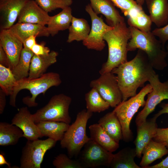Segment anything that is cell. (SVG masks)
Here are the masks:
<instances>
[{"label":"cell","instance_id":"cell-46","mask_svg":"<svg viewBox=\"0 0 168 168\" xmlns=\"http://www.w3.org/2000/svg\"><path fill=\"white\" fill-rule=\"evenodd\" d=\"M137 4L140 6L142 7L145 0H135Z\"/></svg>","mask_w":168,"mask_h":168},{"label":"cell","instance_id":"cell-11","mask_svg":"<svg viewBox=\"0 0 168 168\" xmlns=\"http://www.w3.org/2000/svg\"><path fill=\"white\" fill-rule=\"evenodd\" d=\"M78 160L83 168L110 167L113 154L91 139L84 146Z\"/></svg>","mask_w":168,"mask_h":168},{"label":"cell","instance_id":"cell-23","mask_svg":"<svg viewBox=\"0 0 168 168\" xmlns=\"http://www.w3.org/2000/svg\"><path fill=\"white\" fill-rule=\"evenodd\" d=\"M73 16L70 6L63 9L58 14L50 16L46 26L50 35L54 36L59 31L68 29Z\"/></svg>","mask_w":168,"mask_h":168},{"label":"cell","instance_id":"cell-27","mask_svg":"<svg viewBox=\"0 0 168 168\" xmlns=\"http://www.w3.org/2000/svg\"><path fill=\"white\" fill-rule=\"evenodd\" d=\"M136 156L135 148L125 147L115 154L113 157L110 166L113 168H140L135 162Z\"/></svg>","mask_w":168,"mask_h":168},{"label":"cell","instance_id":"cell-14","mask_svg":"<svg viewBox=\"0 0 168 168\" xmlns=\"http://www.w3.org/2000/svg\"><path fill=\"white\" fill-rule=\"evenodd\" d=\"M30 0H0L1 30L8 29L18 19L24 6Z\"/></svg>","mask_w":168,"mask_h":168},{"label":"cell","instance_id":"cell-6","mask_svg":"<svg viewBox=\"0 0 168 168\" xmlns=\"http://www.w3.org/2000/svg\"><path fill=\"white\" fill-rule=\"evenodd\" d=\"M152 90L151 85L148 84L138 93L128 100L122 101L114 110L120 123L123 139L125 142L132 140L133 133L130 128L131 120L139 108L144 106L146 101L145 98Z\"/></svg>","mask_w":168,"mask_h":168},{"label":"cell","instance_id":"cell-28","mask_svg":"<svg viewBox=\"0 0 168 168\" xmlns=\"http://www.w3.org/2000/svg\"><path fill=\"white\" fill-rule=\"evenodd\" d=\"M22 131L17 126L6 122L0 123V145L7 146L16 144L23 137Z\"/></svg>","mask_w":168,"mask_h":168},{"label":"cell","instance_id":"cell-30","mask_svg":"<svg viewBox=\"0 0 168 168\" xmlns=\"http://www.w3.org/2000/svg\"><path fill=\"white\" fill-rule=\"evenodd\" d=\"M127 16H128L127 22L129 26L143 31H151L152 22L149 15L146 14L142 7L132 9Z\"/></svg>","mask_w":168,"mask_h":168},{"label":"cell","instance_id":"cell-32","mask_svg":"<svg viewBox=\"0 0 168 168\" xmlns=\"http://www.w3.org/2000/svg\"><path fill=\"white\" fill-rule=\"evenodd\" d=\"M34 55L31 50L23 48L17 64L12 70L17 81L28 77L31 60Z\"/></svg>","mask_w":168,"mask_h":168},{"label":"cell","instance_id":"cell-5","mask_svg":"<svg viewBox=\"0 0 168 168\" xmlns=\"http://www.w3.org/2000/svg\"><path fill=\"white\" fill-rule=\"evenodd\" d=\"M93 113L84 109L77 114L75 121L70 125L60 141L61 147L66 148L68 156L72 158L78 156L84 145L91 139L86 133V127Z\"/></svg>","mask_w":168,"mask_h":168},{"label":"cell","instance_id":"cell-44","mask_svg":"<svg viewBox=\"0 0 168 168\" xmlns=\"http://www.w3.org/2000/svg\"><path fill=\"white\" fill-rule=\"evenodd\" d=\"M161 107L162 109L154 115L157 118L159 116L164 114H168V103H163L161 105Z\"/></svg>","mask_w":168,"mask_h":168},{"label":"cell","instance_id":"cell-22","mask_svg":"<svg viewBox=\"0 0 168 168\" xmlns=\"http://www.w3.org/2000/svg\"><path fill=\"white\" fill-rule=\"evenodd\" d=\"M168 153V149L163 143L152 139L143 148V154L140 163L141 168H147L155 160Z\"/></svg>","mask_w":168,"mask_h":168},{"label":"cell","instance_id":"cell-41","mask_svg":"<svg viewBox=\"0 0 168 168\" xmlns=\"http://www.w3.org/2000/svg\"><path fill=\"white\" fill-rule=\"evenodd\" d=\"M0 64L9 68V63L7 56L3 48L0 45Z\"/></svg>","mask_w":168,"mask_h":168},{"label":"cell","instance_id":"cell-20","mask_svg":"<svg viewBox=\"0 0 168 168\" xmlns=\"http://www.w3.org/2000/svg\"><path fill=\"white\" fill-rule=\"evenodd\" d=\"M58 53L52 51L47 55H33L31 61L28 78L32 79L40 77L44 74L47 69L57 61Z\"/></svg>","mask_w":168,"mask_h":168},{"label":"cell","instance_id":"cell-13","mask_svg":"<svg viewBox=\"0 0 168 168\" xmlns=\"http://www.w3.org/2000/svg\"><path fill=\"white\" fill-rule=\"evenodd\" d=\"M27 107L21 108L11 120V124L19 127L23 133V137L27 140H34L43 136L32 118Z\"/></svg>","mask_w":168,"mask_h":168},{"label":"cell","instance_id":"cell-37","mask_svg":"<svg viewBox=\"0 0 168 168\" xmlns=\"http://www.w3.org/2000/svg\"><path fill=\"white\" fill-rule=\"evenodd\" d=\"M152 32L156 36L159 38L161 43L165 45L168 40V24L164 27L155 28Z\"/></svg>","mask_w":168,"mask_h":168},{"label":"cell","instance_id":"cell-25","mask_svg":"<svg viewBox=\"0 0 168 168\" xmlns=\"http://www.w3.org/2000/svg\"><path fill=\"white\" fill-rule=\"evenodd\" d=\"M90 138L108 151L112 152L119 147V144L114 140L98 123L89 127Z\"/></svg>","mask_w":168,"mask_h":168},{"label":"cell","instance_id":"cell-38","mask_svg":"<svg viewBox=\"0 0 168 168\" xmlns=\"http://www.w3.org/2000/svg\"><path fill=\"white\" fill-rule=\"evenodd\" d=\"M153 139L155 141L163 143L168 149V128H158L156 134Z\"/></svg>","mask_w":168,"mask_h":168},{"label":"cell","instance_id":"cell-26","mask_svg":"<svg viewBox=\"0 0 168 168\" xmlns=\"http://www.w3.org/2000/svg\"><path fill=\"white\" fill-rule=\"evenodd\" d=\"M98 124L117 142L119 143V141L123 139L121 124L113 110L101 117Z\"/></svg>","mask_w":168,"mask_h":168},{"label":"cell","instance_id":"cell-10","mask_svg":"<svg viewBox=\"0 0 168 168\" xmlns=\"http://www.w3.org/2000/svg\"><path fill=\"white\" fill-rule=\"evenodd\" d=\"M90 85L96 89L112 107L115 108L122 101L117 77L112 72L100 74L98 78L92 80Z\"/></svg>","mask_w":168,"mask_h":168},{"label":"cell","instance_id":"cell-33","mask_svg":"<svg viewBox=\"0 0 168 168\" xmlns=\"http://www.w3.org/2000/svg\"><path fill=\"white\" fill-rule=\"evenodd\" d=\"M17 80L8 67L0 64V86L7 96H11Z\"/></svg>","mask_w":168,"mask_h":168},{"label":"cell","instance_id":"cell-16","mask_svg":"<svg viewBox=\"0 0 168 168\" xmlns=\"http://www.w3.org/2000/svg\"><path fill=\"white\" fill-rule=\"evenodd\" d=\"M35 0L29 1L23 8L18 17V22L47 25L50 16Z\"/></svg>","mask_w":168,"mask_h":168},{"label":"cell","instance_id":"cell-34","mask_svg":"<svg viewBox=\"0 0 168 168\" xmlns=\"http://www.w3.org/2000/svg\"><path fill=\"white\" fill-rule=\"evenodd\" d=\"M43 10L49 13L58 8L62 9L69 7L72 0H35Z\"/></svg>","mask_w":168,"mask_h":168},{"label":"cell","instance_id":"cell-24","mask_svg":"<svg viewBox=\"0 0 168 168\" xmlns=\"http://www.w3.org/2000/svg\"><path fill=\"white\" fill-rule=\"evenodd\" d=\"M41 134L57 142L61 141L70 124L64 122L42 121L36 123Z\"/></svg>","mask_w":168,"mask_h":168},{"label":"cell","instance_id":"cell-3","mask_svg":"<svg viewBox=\"0 0 168 168\" xmlns=\"http://www.w3.org/2000/svg\"><path fill=\"white\" fill-rule=\"evenodd\" d=\"M131 38L128 44V51L136 49L144 51L153 68L163 70L167 66L166 60L167 53L164 45L151 31L145 32L132 26H128Z\"/></svg>","mask_w":168,"mask_h":168},{"label":"cell","instance_id":"cell-15","mask_svg":"<svg viewBox=\"0 0 168 168\" xmlns=\"http://www.w3.org/2000/svg\"><path fill=\"white\" fill-rule=\"evenodd\" d=\"M0 45L7 56L9 68L12 70L17 64L23 48V43L8 30H1Z\"/></svg>","mask_w":168,"mask_h":168},{"label":"cell","instance_id":"cell-42","mask_svg":"<svg viewBox=\"0 0 168 168\" xmlns=\"http://www.w3.org/2000/svg\"><path fill=\"white\" fill-rule=\"evenodd\" d=\"M6 93L1 89L0 90V114L3 112L6 105Z\"/></svg>","mask_w":168,"mask_h":168},{"label":"cell","instance_id":"cell-36","mask_svg":"<svg viewBox=\"0 0 168 168\" xmlns=\"http://www.w3.org/2000/svg\"><path fill=\"white\" fill-rule=\"evenodd\" d=\"M115 6L119 8L125 16L132 9L142 7L134 0H110Z\"/></svg>","mask_w":168,"mask_h":168},{"label":"cell","instance_id":"cell-43","mask_svg":"<svg viewBox=\"0 0 168 168\" xmlns=\"http://www.w3.org/2000/svg\"><path fill=\"white\" fill-rule=\"evenodd\" d=\"M147 168H168V156L160 163Z\"/></svg>","mask_w":168,"mask_h":168},{"label":"cell","instance_id":"cell-8","mask_svg":"<svg viewBox=\"0 0 168 168\" xmlns=\"http://www.w3.org/2000/svg\"><path fill=\"white\" fill-rule=\"evenodd\" d=\"M57 142L50 138L27 140L21 151L20 168H40L45 153Z\"/></svg>","mask_w":168,"mask_h":168},{"label":"cell","instance_id":"cell-7","mask_svg":"<svg viewBox=\"0 0 168 168\" xmlns=\"http://www.w3.org/2000/svg\"><path fill=\"white\" fill-rule=\"evenodd\" d=\"M71 98L63 93L53 96L48 103L32 114L35 123L42 121L61 122L69 124L71 119L69 110Z\"/></svg>","mask_w":168,"mask_h":168},{"label":"cell","instance_id":"cell-31","mask_svg":"<svg viewBox=\"0 0 168 168\" xmlns=\"http://www.w3.org/2000/svg\"><path fill=\"white\" fill-rule=\"evenodd\" d=\"M85 100L86 110L92 113H100L108 109L110 107L94 88H91L85 94Z\"/></svg>","mask_w":168,"mask_h":168},{"label":"cell","instance_id":"cell-21","mask_svg":"<svg viewBox=\"0 0 168 168\" xmlns=\"http://www.w3.org/2000/svg\"><path fill=\"white\" fill-rule=\"evenodd\" d=\"M145 1L152 22L158 28L167 25L168 24L167 0H145Z\"/></svg>","mask_w":168,"mask_h":168},{"label":"cell","instance_id":"cell-17","mask_svg":"<svg viewBox=\"0 0 168 168\" xmlns=\"http://www.w3.org/2000/svg\"><path fill=\"white\" fill-rule=\"evenodd\" d=\"M157 118L154 117L142 124L137 125V135L134 141L136 156L141 157L142 150L155 136L158 128L156 123Z\"/></svg>","mask_w":168,"mask_h":168},{"label":"cell","instance_id":"cell-19","mask_svg":"<svg viewBox=\"0 0 168 168\" xmlns=\"http://www.w3.org/2000/svg\"><path fill=\"white\" fill-rule=\"evenodd\" d=\"M7 30L22 43L32 35L48 37L50 35L45 26L28 23L17 22Z\"/></svg>","mask_w":168,"mask_h":168},{"label":"cell","instance_id":"cell-18","mask_svg":"<svg viewBox=\"0 0 168 168\" xmlns=\"http://www.w3.org/2000/svg\"><path fill=\"white\" fill-rule=\"evenodd\" d=\"M93 10L97 15L102 14L105 17L108 25L114 26L125 21L124 18L119 14L110 0H89Z\"/></svg>","mask_w":168,"mask_h":168},{"label":"cell","instance_id":"cell-40","mask_svg":"<svg viewBox=\"0 0 168 168\" xmlns=\"http://www.w3.org/2000/svg\"><path fill=\"white\" fill-rule=\"evenodd\" d=\"M36 35H32L26 39L23 42V48L25 49L30 50L32 47L36 43Z\"/></svg>","mask_w":168,"mask_h":168},{"label":"cell","instance_id":"cell-1","mask_svg":"<svg viewBox=\"0 0 168 168\" xmlns=\"http://www.w3.org/2000/svg\"><path fill=\"white\" fill-rule=\"evenodd\" d=\"M145 53L138 49L131 60L120 64L112 72L117 77L122 94V101L133 96L139 87H142L156 72Z\"/></svg>","mask_w":168,"mask_h":168},{"label":"cell","instance_id":"cell-4","mask_svg":"<svg viewBox=\"0 0 168 168\" xmlns=\"http://www.w3.org/2000/svg\"><path fill=\"white\" fill-rule=\"evenodd\" d=\"M62 80L59 74L56 72H49L44 73L40 77L29 79L27 77L17 81L12 95L10 96V105L16 107V96L21 90H29L31 96H27L22 99V102L29 107L37 106L38 104L35 100L39 95H44L47 91L53 86H58L61 84Z\"/></svg>","mask_w":168,"mask_h":168},{"label":"cell","instance_id":"cell-47","mask_svg":"<svg viewBox=\"0 0 168 168\" xmlns=\"http://www.w3.org/2000/svg\"><path fill=\"white\" fill-rule=\"evenodd\" d=\"M167 51H168V44L167 46Z\"/></svg>","mask_w":168,"mask_h":168},{"label":"cell","instance_id":"cell-2","mask_svg":"<svg viewBox=\"0 0 168 168\" xmlns=\"http://www.w3.org/2000/svg\"><path fill=\"white\" fill-rule=\"evenodd\" d=\"M131 36L130 29L125 21L117 24L104 34L103 39L108 45V55L106 62L99 71L100 75L111 72L128 61L127 46Z\"/></svg>","mask_w":168,"mask_h":168},{"label":"cell","instance_id":"cell-29","mask_svg":"<svg viewBox=\"0 0 168 168\" xmlns=\"http://www.w3.org/2000/svg\"><path fill=\"white\" fill-rule=\"evenodd\" d=\"M71 24L68 29L69 34L67 42L70 43L74 41H83L87 38L90 28L87 21L73 16Z\"/></svg>","mask_w":168,"mask_h":168},{"label":"cell","instance_id":"cell-39","mask_svg":"<svg viewBox=\"0 0 168 168\" xmlns=\"http://www.w3.org/2000/svg\"><path fill=\"white\" fill-rule=\"evenodd\" d=\"M31 50L34 54L37 55H44L48 54L50 52L49 49L45 46L44 42L40 44L36 43Z\"/></svg>","mask_w":168,"mask_h":168},{"label":"cell","instance_id":"cell-35","mask_svg":"<svg viewBox=\"0 0 168 168\" xmlns=\"http://www.w3.org/2000/svg\"><path fill=\"white\" fill-rule=\"evenodd\" d=\"M53 164L56 168H83L78 160H72L68 156L62 153L55 157Z\"/></svg>","mask_w":168,"mask_h":168},{"label":"cell","instance_id":"cell-45","mask_svg":"<svg viewBox=\"0 0 168 168\" xmlns=\"http://www.w3.org/2000/svg\"><path fill=\"white\" fill-rule=\"evenodd\" d=\"M4 165H7L8 168H11V164L6 161L3 154L1 153L0 154V166Z\"/></svg>","mask_w":168,"mask_h":168},{"label":"cell","instance_id":"cell-9","mask_svg":"<svg viewBox=\"0 0 168 168\" xmlns=\"http://www.w3.org/2000/svg\"><path fill=\"white\" fill-rule=\"evenodd\" d=\"M148 82L152 90L147 95L144 108L136 116L135 122L137 126L145 122L148 115L163 100H168V80L163 82H161L158 75L155 73L150 77Z\"/></svg>","mask_w":168,"mask_h":168},{"label":"cell","instance_id":"cell-12","mask_svg":"<svg viewBox=\"0 0 168 168\" xmlns=\"http://www.w3.org/2000/svg\"><path fill=\"white\" fill-rule=\"evenodd\" d=\"M85 10L90 16L91 27L88 37L82 41L83 44L88 49L101 51L105 46L104 35L114 26L105 23L102 18L94 12L90 4L86 6Z\"/></svg>","mask_w":168,"mask_h":168}]
</instances>
